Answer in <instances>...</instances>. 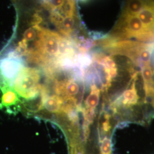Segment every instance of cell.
I'll return each instance as SVG.
<instances>
[{"mask_svg":"<svg viewBox=\"0 0 154 154\" xmlns=\"http://www.w3.org/2000/svg\"><path fill=\"white\" fill-rule=\"evenodd\" d=\"M40 72L33 67H24L18 74L13 88L19 97L26 100L35 99L38 95L40 88Z\"/></svg>","mask_w":154,"mask_h":154,"instance_id":"277c9868","label":"cell"},{"mask_svg":"<svg viewBox=\"0 0 154 154\" xmlns=\"http://www.w3.org/2000/svg\"><path fill=\"white\" fill-rule=\"evenodd\" d=\"M43 107L51 112H59L63 107V99L57 95L46 97L43 100Z\"/></svg>","mask_w":154,"mask_h":154,"instance_id":"52a82bcc","label":"cell"},{"mask_svg":"<svg viewBox=\"0 0 154 154\" xmlns=\"http://www.w3.org/2000/svg\"><path fill=\"white\" fill-rule=\"evenodd\" d=\"M25 61L16 49H7L0 52V89L2 91L13 88V85L25 66Z\"/></svg>","mask_w":154,"mask_h":154,"instance_id":"3957f363","label":"cell"},{"mask_svg":"<svg viewBox=\"0 0 154 154\" xmlns=\"http://www.w3.org/2000/svg\"><path fill=\"white\" fill-rule=\"evenodd\" d=\"M102 154H110L111 152V143L109 138H105L102 142L101 146Z\"/></svg>","mask_w":154,"mask_h":154,"instance_id":"9c48e42d","label":"cell"},{"mask_svg":"<svg viewBox=\"0 0 154 154\" xmlns=\"http://www.w3.org/2000/svg\"><path fill=\"white\" fill-rule=\"evenodd\" d=\"M109 36L118 40L154 42V0H127Z\"/></svg>","mask_w":154,"mask_h":154,"instance_id":"6da1fadb","label":"cell"},{"mask_svg":"<svg viewBox=\"0 0 154 154\" xmlns=\"http://www.w3.org/2000/svg\"><path fill=\"white\" fill-rule=\"evenodd\" d=\"M20 100L19 95L13 88H9L2 91V96L1 99L0 108H6L9 110L11 107L18 106Z\"/></svg>","mask_w":154,"mask_h":154,"instance_id":"5b68a950","label":"cell"},{"mask_svg":"<svg viewBox=\"0 0 154 154\" xmlns=\"http://www.w3.org/2000/svg\"><path fill=\"white\" fill-rule=\"evenodd\" d=\"M58 33L68 38L74 35L78 21L75 0H41Z\"/></svg>","mask_w":154,"mask_h":154,"instance_id":"7a4b0ae2","label":"cell"},{"mask_svg":"<svg viewBox=\"0 0 154 154\" xmlns=\"http://www.w3.org/2000/svg\"><path fill=\"white\" fill-rule=\"evenodd\" d=\"M99 94V89L96 87L95 85H93L91 88V91L86 101V105L88 109V110H94L98 105Z\"/></svg>","mask_w":154,"mask_h":154,"instance_id":"ba28073f","label":"cell"},{"mask_svg":"<svg viewBox=\"0 0 154 154\" xmlns=\"http://www.w3.org/2000/svg\"><path fill=\"white\" fill-rule=\"evenodd\" d=\"M79 86L77 82L73 80L70 79L65 83H60L57 87V93L63 94L67 98H72L79 92Z\"/></svg>","mask_w":154,"mask_h":154,"instance_id":"8992f818","label":"cell"}]
</instances>
